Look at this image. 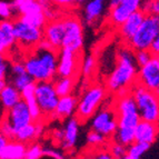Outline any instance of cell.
<instances>
[{
    "label": "cell",
    "mask_w": 159,
    "mask_h": 159,
    "mask_svg": "<svg viewBox=\"0 0 159 159\" xmlns=\"http://www.w3.org/2000/svg\"><path fill=\"white\" fill-rule=\"evenodd\" d=\"M138 68L135 60V51L128 46L119 48L116 53L115 67L107 78V91L116 96L128 93L137 80Z\"/></svg>",
    "instance_id": "cell-1"
},
{
    "label": "cell",
    "mask_w": 159,
    "mask_h": 159,
    "mask_svg": "<svg viewBox=\"0 0 159 159\" xmlns=\"http://www.w3.org/2000/svg\"><path fill=\"white\" fill-rule=\"evenodd\" d=\"M26 70L34 82L52 81L57 77L58 51L34 47L24 59Z\"/></svg>",
    "instance_id": "cell-2"
},
{
    "label": "cell",
    "mask_w": 159,
    "mask_h": 159,
    "mask_svg": "<svg viewBox=\"0 0 159 159\" xmlns=\"http://www.w3.org/2000/svg\"><path fill=\"white\" fill-rule=\"evenodd\" d=\"M129 91L135 99L140 119L159 124V96L137 81L130 87Z\"/></svg>",
    "instance_id": "cell-3"
},
{
    "label": "cell",
    "mask_w": 159,
    "mask_h": 159,
    "mask_svg": "<svg viewBox=\"0 0 159 159\" xmlns=\"http://www.w3.org/2000/svg\"><path fill=\"white\" fill-rule=\"evenodd\" d=\"M107 96V89L101 85H91L84 90L78 99L76 117L80 122L88 121L103 103Z\"/></svg>",
    "instance_id": "cell-4"
},
{
    "label": "cell",
    "mask_w": 159,
    "mask_h": 159,
    "mask_svg": "<svg viewBox=\"0 0 159 159\" xmlns=\"http://www.w3.org/2000/svg\"><path fill=\"white\" fill-rule=\"evenodd\" d=\"M116 97L114 110L117 117V128L135 130L138 122L141 120L135 99L130 91Z\"/></svg>",
    "instance_id": "cell-5"
},
{
    "label": "cell",
    "mask_w": 159,
    "mask_h": 159,
    "mask_svg": "<svg viewBox=\"0 0 159 159\" xmlns=\"http://www.w3.org/2000/svg\"><path fill=\"white\" fill-rule=\"evenodd\" d=\"M159 31V17L155 15H146L141 22L140 27L138 28L129 43H127L134 51L143 50V49H150V46L154 41L155 37Z\"/></svg>",
    "instance_id": "cell-6"
},
{
    "label": "cell",
    "mask_w": 159,
    "mask_h": 159,
    "mask_svg": "<svg viewBox=\"0 0 159 159\" xmlns=\"http://www.w3.org/2000/svg\"><path fill=\"white\" fill-rule=\"evenodd\" d=\"M34 97L43 117L52 118L59 100L53 81L34 82Z\"/></svg>",
    "instance_id": "cell-7"
},
{
    "label": "cell",
    "mask_w": 159,
    "mask_h": 159,
    "mask_svg": "<svg viewBox=\"0 0 159 159\" xmlns=\"http://www.w3.org/2000/svg\"><path fill=\"white\" fill-rule=\"evenodd\" d=\"M65 28V37L61 49L79 53L84 46V29L81 21L77 17L70 16L62 19Z\"/></svg>",
    "instance_id": "cell-8"
},
{
    "label": "cell",
    "mask_w": 159,
    "mask_h": 159,
    "mask_svg": "<svg viewBox=\"0 0 159 159\" xmlns=\"http://www.w3.org/2000/svg\"><path fill=\"white\" fill-rule=\"evenodd\" d=\"M16 41L24 48L34 49L43 39V29L36 28L18 18L13 21Z\"/></svg>",
    "instance_id": "cell-9"
},
{
    "label": "cell",
    "mask_w": 159,
    "mask_h": 159,
    "mask_svg": "<svg viewBox=\"0 0 159 159\" xmlns=\"http://www.w3.org/2000/svg\"><path fill=\"white\" fill-rule=\"evenodd\" d=\"M89 120L91 129L100 133L108 139H111L116 133L117 117L111 107H100Z\"/></svg>",
    "instance_id": "cell-10"
},
{
    "label": "cell",
    "mask_w": 159,
    "mask_h": 159,
    "mask_svg": "<svg viewBox=\"0 0 159 159\" xmlns=\"http://www.w3.org/2000/svg\"><path fill=\"white\" fill-rule=\"evenodd\" d=\"M136 81L159 96V61L156 57L138 68Z\"/></svg>",
    "instance_id": "cell-11"
},
{
    "label": "cell",
    "mask_w": 159,
    "mask_h": 159,
    "mask_svg": "<svg viewBox=\"0 0 159 159\" xmlns=\"http://www.w3.org/2000/svg\"><path fill=\"white\" fill-rule=\"evenodd\" d=\"M143 0H121L119 5L110 8L108 21L112 27H118L126 21V19L138 10H141Z\"/></svg>",
    "instance_id": "cell-12"
},
{
    "label": "cell",
    "mask_w": 159,
    "mask_h": 159,
    "mask_svg": "<svg viewBox=\"0 0 159 159\" xmlns=\"http://www.w3.org/2000/svg\"><path fill=\"white\" fill-rule=\"evenodd\" d=\"M79 69L80 67L78 53H74L66 49H60L58 51L57 77L77 78Z\"/></svg>",
    "instance_id": "cell-13"
},
{
    "label": "cell",
    "mask_w": 159,
    "mask_h": 159,
    "mask_svg": "<svg viewBox=\"0 0 159 159\" xmlns=\"http://www.w3.org/2000/svg\"><path fill=\"white\" fill-rule=\"evenodd\" d=\"M5 119L12 126L15 131L18 128H21L32 122V118L29 112V109H28V106L22 99L17 105H15L12 108L5 111Z\"/></svg>",
    "instance_id": "cell-14"
},
{
    "label": "cell",
    "mask_w": 159,
    "mask_h": 159,
    "mask_svg": "<svg viewBox=\"0 0 159 159\" xmlns=\"http://www.w3.org/2000/svg\"><path fill=\"white\" fill-rule=\"evenodd\" d=\"M6 80H7V84L12 85L19 91H21L27 86L34 82L32 78L28 75L22 61H15L11 65H9V71Z\"/></svg>",
    "instance_id": "cell-15"
},
{
    "label": "cell",
    "mask_w": 159,
    "mask_h": 159,
    "mask_svg": "<svg viewBox=\"0 0 159 159\" xmlns=\"http://www.w3.org/2000/svg\"><path fill=\"white\" fill-rule=\"evenodd\" d=\"M65 37V28L62 19H55L51 21H48L43 27V39L59 51L62 47V41Z\"/></svg>",
    "instance_id": "cell-16"
},
{
    "label": "cell",
    "mask_w": 159,
    "mask_h": 159,
    "mask_svg": "<svg viewBox=\"0 0 159 159\" xmlns=\"http://www.w3.org/2000/svg\"><path fill=\"white\" fill-rule=\"evenodd\" d=\"M64 139L61 141L60 147L64 151H71L76 147L79 138L80 121L77 117H70L64 125Z\"/></svg>",
    "instance_id": "cell-17"
},
{
    "label": "cell",
    "mask_w": 159,
    "mask_h": 159,
    "mask_svg": "<svg viewBox=\"0 0 159 159\" xmlns=\"http://www.w3.org/2000/svg\"><path fill=\"white\" fill-rule=\"evenodd\" d=\"M43 131H45V124H43V120L41 121H32L31 124L27 126H24L21 128H18V129L15 131V136H13V139L20 141V143H31L34 141H36L39 137L43 135Z\"/></svg>",
    "instance_id": "cell-18"
},
{
    "label": "cell",
    "mask_w": 159,
    "mask_h": 159,
    "mask_svg": "<svg viewBox=\"0 0 159 159\" xmlns=\"http://www.w3.org/2000/svg\"><path fill=\"white\" fill-rule=\"evenodd\" d=\"M145 16H146V13L143 12V10H138L136 12H134L133 15H130L126 19V21L118 27V32H119L120 38L126 43H129V40L135 36V34L137 32L138 28L140 27Z\"/></svg>",
    "instance_id": "cell-19"
},
{
    "label": "cell",
    "mask_w": 159,
    "mask_h": 159,
    "mask_svg": "<svg viewBox=\"0 0 159 159\" xmlns=\"http://www.w3.org/2000/svg\"><path fill=\"white\" fill-rule=\"evenodd\" d=\"M159 135V124L140 120L135 128V141L152 145Z\"/></svg>",
    "instance_id": "cell-20"
},
{
    "label": "cell",
    "mask_w": 159,
    "mask_h": 159,
    "mask_svg": "<svg viewBox=\"0 0 159 159\" xmlns=\"http://www.w3.org/2000/svg\"><path fill=\"white\" fill-rule=\"evenodd\" d=\"M78 105V98L75 95L62 96L59 97L58 103L55 109L52 118H59V119H68L76 114Z\"/></svg>",
    "instance_id": "cell-21"
},
{
    "label": "cell",
    "mask_w": 159,
    "mask_h": 159,
    "mask_svg": "<svg viewBox=\"0 0 159 159\" xmlns=\"http://www.w3.org/2000/svg\"><path fill=\"white\" fill-rule=\"evenodd\" d=\"M13 21L0 20V53L5 55L16 43Z\"/></svg>",
    "instance_id": "cell-22"
},
{
    "label": "cell",
    "mask_w": 159,
    "mask_h": 159,
    "mask_svg": "<svg viewBox=\"0 0 159 159\" xmlns=\"http://www.w3.org/2000/svg\"><path fill=\"white\" fill-rule=\"evenodd\" d=\"M21 99L27 103L28 109H29V112L31 115L32 121H41L43 120V112L40 110L39 105H38L37 100H36V97H34V82L31 85L27 86L26 88H24L21 91Z\"/></svg>",
    "instance_id": "cell-23"
},
{
    "label": "cell",
    "mask_w": 159,
    "mask_h": 159,
    "mask_svg": "<svg viewBox=\"0 0 159 159\" xmlns=\"http://www.w3.org/2000/svg\"><path fill=\"white\" fill-rule=\"evenodd\" d=\"M106 1L105 0H89L84 8V19L88 25H93L105 12Z\"/></svg>",
    "instance_id": "cell-24"
},
{
    "label": "cell",
    "mask_w": 159,
    "mask_h": 159,
    "mask_svg": "<svg viewBox=\"0 0 159 159\" xmlns=\"http://www.w3.org/2000/svg\"><path fill=\"white\" fill-rule=\"evenodd\" d=\"M21 100V93L10 84L5 86L0 93V107L7 111Z\"/></svg>",
    "instance_id": "cell-25"
},
{
    "label": "cell",
    "mask_w": 159,
    "mask_h": 159,
    "mask_svg": "<svg viewBox=\"0 0 159 159\" xmlns=\"http://www.w3.org/2000/svg\"><path fill=\"white\" fill-rule=\"evenodd\" d=\"M27 146L28 145L16 139H10L0 154V159H24L26 156Z\"/></svg>",
    "instance_id": "cell-26"
},
{
    "label": "cell",
    "mask_w": 159,
    "mask_h": 159,
    "mask_svg": "<svg viewBox=\"0 0 159 159\" xmlns=\"http://www.w3.org/2000/svg\"><path fill=\"white\" fill-rule=\"evenodd\" d=\"M11 3L15 9V12L19 13L20 16L38 12V11H43V6L40 5L38 0H13Z\"/></svg>",
    "instance_id": "cell-27"
},
{
    "label": "cell",
    "mask_w": 159,
    "mask_h": 159,
    "mask_svg": "<svg viewBox=\"0 0 159 159\" xmlns=\"http://www.w3.org/2000/svg\"><path fill=\"white\" fill-rule=\"evenodd\" d=\"M55 89L59 97L70 95L74 91L75 84H76V78L71 77H58L52 80Z\"/></svg>",
    "instance_id": "cell-28"
},
{
    "label": "cell",
    "mask_w": 159,
    "mask_h": 159,
    "mask_svg": "<svg viewBox=\"0 0 159 159\" xmlns=\"http://www.w3.org/2000/svg\"><path fill=\"white\" fill-rule=\"evenodd\" d=\"M74 159H115L110 154L108 147H100V148H89V150L84 151Z\"/></svg>",
    "instance_id": "cell-29"
},
{
    "label": "cell",
    "mask_w": 159,
    "mask_h": 159,
    "mask_svg": "<svg viewBox=\"0 0 159 159\" xmlns=\"http://www.w3.org/2000/svg\"><path fill=\"white\" fill-rule=\"evenodd\" d=\"M108 138H106L100 133L96 130L90 129L86 135V143L89 146V148H100V147H106V143H108Z\"/></svg>",
    "instance_id": "cell-30"
},
{
    "label": "cell",
    "mask_w": 159,
    "mask_h": 159,
    "mask_svg": "<svg viewBox=\"0 0 159 159\" xmlns=\"http://www.w3.org/2000/svg\"><path fill=\"white\" fill-rule=\"evenodd\" d=\"M20 19H22L24 21H26L27 24L31 25V26L36 27V28H41L43 29V27L47 24V19L43 11H38V12H32L28 13V15H24V16L19 17Z\"/></svg>",
    "instance_id": "cell-31"
},
{
    "label": "cell",
    "mask_w": 159,
    "mask_h": 159,
    "mask_svg": "<svg viewBox=\"0 0 159 159\" xmlns=\"http://www.w3.org/2000/svg\"><path fill=\"white\" fill-rule=\"evenodd\" d=\"M149 148H150V145H148V143L134 141L131 145L127 147V155H129L135 159H140L149 150Z\"/></svg>",
    "instance_id": "cell-32"
},
{
    "label": "cell",
    "mask_w": 159,
    "mask_h": 159,
    "mask_svg": "<svg viewBox=\"0 0 159 159\" xmlns=\"http://www.w3.org/2000/svg\"><path fill=\"white\" fill-rule=\"evenodd\" d=\"M96 66H97V61L96 58L91 55L87 56L81 64V68H80V72H81V76L85 78H89L93 76V71H95Z\"/></svg>",
    "instance_id": "cell-33"
},
{
    "label": "cell",
    "mask_w": 159,
    "mask_h": 159,
    "mask_svg": "<svg viewBox=\"0 0 159 159\" xmlns=\"http://www.w3.org/2000/svg\"><path fill=\"white\" fill-rule=\"evenodd\" d=\"M43 147L41 145L37 143H31L27 146V151L25 159H40L41 157H43Z\"/></svg>",
    "instance_id": "cell-34"
},
{
    "label": "cell",
    "mask_w": 159,
    "mask_h": 159,
    "mask_svg": "<svg viewBox=\"0 0 159 159\" xmlns=\"http://www.w3.org/2000/svg\"><path fill=\"white\" fill-rule=\"evenodd\" d=\"M15 13L16 12L12 7V3L6 0H0V18L2 20H10Z\"/></svg>",
    "instance_id": "cell-35"
},
{
    "label": "cell",
    "mask_w": 159,
    "mask_h": 159,
    "mask_svg": "<svg viewBox=\"0 0 159 159\" xmlns=\"http://www.w3.org/2000/svg\"><path fill=\"white\" fill-rule=\"evenodd\" d=\"M107 147H108L110 154L115 157V159L120 158V157L125 156V155L127 154V147L124 146V145H121V143H117V141L111 140Z\"/></svg>",
    "instance_id": "cell-36"
},
{
    "label": "cell",
    "mask_w": 159,
    "mask_h": 159,
    "mask_svg": "<svg viewBox=\"0 0 159 159\" xmlns=\"http://www.w3.org/2000/svg\"><path fill=\"white\" fill-rule=\"evenodd\" d=\"M152 57H154V55L151 53V51L149 49H143V50L135 51V60L138 67L146 65Z\"/></svg>",
    "instance_id": "cell-37"
},
{
    "label": "cell",
    "mask_w": 159,
    "mask_h": 159,
    "mask_svg": "<svg viewBox=\"0 0 159 159\" xmlns=\"http://www.w3.org/2000/svg\"><path fill=\"white\" fill-rule=\"evenodd\" d=\"M141 10L146 15H159V1L158 0H146L143 1Z\"/></svg>",
    "instance_id": "cell-38"
},
{
    "label": "cell",
    "mask_w": 159,
    "mask_h": 159,
    "mask_svg": "<svg viewBox=\"0 0 159 159\" xmlns=\"http://www.w3.org/2000/svg\"><path fill=\"white\" fill-rule=\"evenodd\" d=\"M43 156L50 159H67L66 155L62 151V149H57L53 147H43Z\"/></svg>",
    "instance_id": "cell-39"
},
{
    "label": "cell",
    "mask_w": 159,
    "mask_h": 159,
    "mask_svg": "<svg viewBox=\"0 0 159 159\" xmlns=\"http://www.w3.org/2000/svg\"><path fill=\"white\" fill-rule=\"evenodd\" d=\"M0 133L10 140V139H13V136H15V129H13V127L9 124L8 121H7V120L3 119L2 124H1V126H0Z\"/></svg>",
    "instance_id": "cell-40"
},
{
    "label": "cell",
    "mask_w": 159,
    "mask_h": 159,
    "mask_svg": "<svg viewBox=\"0 0 159 159\" xmlns=\"http://www.w3.org/2000/svg\"><path fill=\"white\" fill-rule=\"evenodd\" d=\"M9 71L8 60L6 59L5 55L0 53V79H6Z\"/></svg>",
    "instance_id": "cell-41"
},
{
    "label": "cell",
    "mask_w": 159,
    "mask_h": 159,
    "mask_svg": "<svg viewBox=\"0 0 159 159\" xmlns=\"http://www.w3.org/2000/svg\"><path fill=\"white\" fill-rule=\"evenodd\" d=\"M51 137H52V140L56 143L60 145L62 139H64V130L62 128H56V129L52 130L51 133Z\"/></svg>",
    "instance_id": "cell-42"
},
{
    "label": "cell",
    "mask_w": 159,
    "mask_h": 159,
    "mask_svg": "<svg viewBox=\"0 0 159 159\" xmlns=\"http://www.w3.org/2000/svg\"><path fill=\"white\" fill-rule=\"evenodd\" d=\"M50 1L53 5L64 7V8H70V7L76 5V0H50Z\"/></svg>",
    "instance_id": "cell-43"
},
{
    "label": "cell",
    "mask_w": 159,
    "mask_h": 159,
    "mask_svg": "<svg viewBox=\"0 0 159 159\" xmlns=\"http://www.w3.org/2000/svg\"><path fill=\"white\" fill-rule=\"evenodd\" d=\"M149 50L151 51V53H152L154 56L156 55V53L159 52V31H158V34H157L156 37H155V39H154V41H152V43H151Z\"/></svg>",
    "instance_id": "cell-44"
},
{
    "label": "cell",
    "mask_w": 159,
    "mask_h": 159,
    "mask_svg": "<svg viewBox=\"0 0 159 159\" xmlns=\"http://www.w3.org/2000/svg\"><path fill=\"white\" fill-rule=\"evenodd\" d=\"M8 138L7 137H5V136L2 135V134L0 133V154L2 152V150H3V148L6 147V145H7V143H8Z\"/></svg>",
    "instance_id": "cell-45"
},
{
    "label": "cell",
    "mask_w": 159,
    "mask_h": 159,
    "mask_svg": "<svg viewBox=\"0 0 159 159\" xmlns=\"http://www.w3.org/2000/svg\"><path fill=\"white\" fill-rule=\"evenodd\" d=\"M121 2V0H109V8L116 7L117 5H119Z\"/></svg>",
    "instance_id": "cell-46"
},
{
    "label": "cell",
    "mask_w": 159,
    "mask_h": 159,
    "mask_svg": "<svg viewBox=\"0 0 159 159\" xmlns=\"http://www.w3.org/2000/svg\"><path fill=\"white\" fill-rule=\"evenodd\" d=\"M3 119H5V110L0 107V126H1V124H2Z\"/></svg>",
    "instance_id": "cell-47"
},
{
    "label": "cell",
    "mask_w": 159,
    "mask_h": 159,
    "mask_svg": "<svg viewBox=\"0 0 159 159\" xmlns=\"http://www.w3.org/2000/svg\"><path fill=\"white\" fill-rule=\"evenodd\" d=\"M6 85H7V80H6V79H0V93H1V90L5 88Z\"/></svg>",
    "instance_id": "cell-48"
},
{
    "label": "cell",
    "mask_w": 159,
    "mask_h": 159,
    "mask_svg": "<svg viewBox=\"0 0 159 159\" xmlns=\"http://www.w3.org/2000/svg\"><path fill=\"white\" fill-rule=\"evenodd\" d=\"M117 159H135V158H133L131 156H129V155L126 154L125 156H122V157H120V158H117Z\"/></svg>",
    "instance_id": "cell-49"
},
{
    "label": "cell",
    "mask_w": 159,
    "mask_h": 159,
    "mask_svg": "<svg viewBox=\"0 0 159 159\" xmlns=\"http://www.w3.org/2000/svg\"><path fill=\"white\" fill-rule=\"evenodd\" d=\"M86 0H76V5H81V3L85 2Z\"/></svg>",
    "instance_id": "cell-50"
},
{
    "label": "cell",
    "mask_w": 159,
    "mask_h": 159,
    "mask_svg": "<svg viewBox=\"0 0 159 159\" xmlns=\"http://www.w3.org/2000/svg\"><path fill=\"white\" fill-rule=\"evenodd\" d=\"M155 57H156V58L158 59V61H159V52H158V53H156V55H155Z\"/></svg>",
    "instance_id": "cell-51"
},
{
    "label": "cell",
    "mask_w": 159,
    "mask_h": 159,
    "mask_svg": "<svg viewBox=\"0 0 159 159\" xmlns=\"http://www.w3.org/2000/svg\"><path fill=\"white\" fill-rule=\"evenodd\" d=\"M158 17H159V15H158Z\"/></svg>",
    "instance_id": "cell-52"
},
{
    "label": "cell",
    "mask_w": 159,
    "mask_h": 159,
    "mask_svg": "<svg viewBox=\"0 0 159 159\" xmlns=\"http://www.w3.org/2000/svg\"><path fill=\"white\" fill-rule=\"evenodd\" d=\"M158 1H159V0H158Z\"/></svg>",
    "instance_id": "cell-53"
},
{
    "label": "cell",
    "mask_w": 159,
    "mask_h": 159,
    "mask_svg": "<svg viewBox=\"0 0 159 159\" xmlns=\"http://www.w3.org/2000/svg\"><path fill=\"white\" fill-rule=\"evenodd\" d=\"M24 159H25V158H24Z\"/></svg>",
    "instance_id": "cell-54"
}]
</instances>
